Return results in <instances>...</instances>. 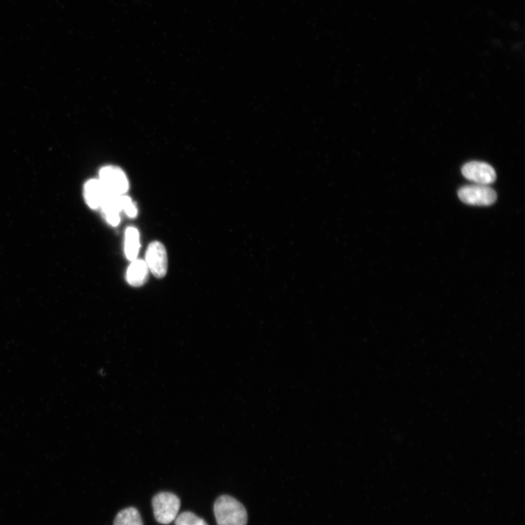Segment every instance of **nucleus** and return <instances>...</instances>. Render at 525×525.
Returning <instances> with one entry per match:
<instances>
[{"label": "nucleus", "mask_w": 525, "mask_h": 525, "mask_svg": "<svg viewBox=\"0 0 525 525\" xmlns=\"http://www.w3.org/2000/svg\"><path fill=\"white\" fill-rule=\"evenodd\" d=\"M132 262L127 273L128 282L133 287H140L147 281L149 269L142 260L136 259Z\"/></svg>", "instance_id": "1a4fd4ad"}, {"label": "nucleus", "mask_w": 525, "mask_h": 525, "mask_svg": "<svg viewBox=\"0 0 525 525\" xmlns=\"http://www.w3.org/2000/svg\"><path fill=\"white\" fill-rule=\"evenodd\" d=\"M458 197L463 203L474 206H489L497 200L495 191L488 185L478 184L461 188Z\"/></svg>", "instance_id": "20e7f679"}, {"label": "nucleus", "mask_w": 525, "mask_h": 525, "mask_svg": "<svg viewBox=\"0 0 525 525\" xmlns=\"http://www.w3.org/2000/svg\"><path fill=\"white\" fill-rule=\"evenodd\" d=\"M462 173L469 180L478 184L488 185L497 180V172L489 165L480 162H472L462 168Z\"/></svg>", "instance_id": "423d86ee"}, {"label": "nucleus", "mask_w": 525, "mask_h": 525, "mask_svg": "<svg viewBox=\"0 0 525 525\" xmlns=\"http://www.w3.org/2000/svg\"><path fill=\"white\" fill-rule=\"evenodd\" d=\"M175 525H208V524L193 512L184 511L177 516Z\"/></svg>", "instance_id": "f8f14e48"}, {"label": "nucleus", "mask_w": 525, "mask_h": 525, "mask_svg": "<svg viewBox=\"0 0 525 525\" xmlns=\"http://www.w3.org/2000/svg\"><path fill=\"white\" fill-rule=\"evenodd\" d=\"M113 525H144L139 511L130 507L120 511L115 518Z\"/></svg>", "instance_id": "9b49d317"}, {"label": "nucleus", "mask_w": 525, "mask_h": 525, "mask_svg": "<svg viewBox=\"0 0 525 525\" xmlns=\"http://www.w3.org/2000/svg\"><path fill=\"white\" fill-rule=\"evenodd\" d=\"M140 246L139 232L134 227L128 228L125 237V254L128 260L134 261L137 259Z\"/></svg>", "instance_id": "9d476101"}, {"label": "nucleus", "mask_w": 525, "mask_h": 525, "mask_svg": "<svg viewBox=\"0 0 525 525\" xmlns=\"http://www.w3.org/2000/svg\"><path fill=\"white\" fill-rule=\"evenodd\" d=\"M121 205L123 211H125L130 218H135L137 214V209L132 200L125 195L121 197Z\"/></svg>", "instance_id": "ddd939ff"}, {"label": "nucleus", "mask_w": 525, "mask_h": 525, "mask_svg": "<svg viewBox=\"0 0 525 525\" xmlns=\"http://www.w3.org/2000/svg\"><path fill=\"white\" fill-rule=\"evenodd\" d=\"M146 264L154 276L163 278L168 269L167 253L165 245L160 241H152L146 252Z\"/></svg>", "instance_id": "39448f33"}, {"label": "nucleus", "mask_w": 525, "mask_h": 525, "mask_svg": "<svg viewBox=\"0 0 525 525\" xmlns=\"http://www.w3.org/2000/svg\"><path fill=\"white\" fill-rule=\"evenodd\" d=\"M214 514L218 525H246L249 521L244 506L230 496H222L215 501Z\"/></svg>", "instance_id": "f257e3e1"}, {"label": "nucleus", "mask_w": 525, "mask_h": 525, "mask_svg": "<svg viewBox=\"0 0 525 525\" xmlns=\"http://www.w3.org/2000/svg\"><path fill=\"white\" fill-rule=\"evenodd\" d=\"M107 194L102 183L98 180H90L85 185V199L91 209H95L101 207Z\"/></svg>", "instance_id": "0eeeda50"}, {"label": "nucleus", "mask_w": 525, "mask_h": 525, "mask_svg": "<svg viewBox=\"0 0 525 525\" xmlns=\"http://www.w3.org/2000/svg\"><path fill=\"white\" fill-rule=\"evenodd\" d=\"M122 196L107 194L101 206L106 221L113 227H116L120 223V213L123 211L121 205Z\"/></svg>", "instance_id": "6e6552de"}, {"label": "nucleus", "mask_w": 525, "mask_h": 525, "mask_svg": "<svg viewBox=\"0 0 525 525\" xmlns=\"http://www.w3.org/2000/svg\"><path fill=\"white\" fill-rule=\"evenodd\" d=\"M105 190L108 194L125 195L129 190V181L122 170L114 166L103 168L100 173V180Z\"/></svg>", "instance_id": "7ed1b4c3"}, {"label": "nucleus", "mask_w": 525, "mask_h": 525, "mask_svg": "<svg viewBox=\"0 0 525 525\" xmlns=\"http://www.w3.org/2000/svg\"><path fill=\"white\" fill-rule=\"evenodd\" d=\"M152 506L156 520L162 524H169L177 518L181 502L175 494L162 492L152 498Z\"/></svg>", "instance_id": "f03ea898"}]
</instances>
